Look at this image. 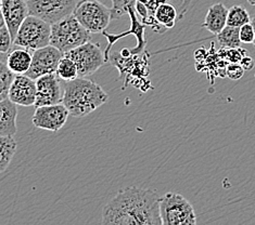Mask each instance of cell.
I'll return each mask as SVG.
<instances>
[{
    "label": "cell",
    "mask_w": 255,
    "mask_h": 225,
    "mask_svg": "<svg viewBox=\"0 0 255 225\" xmlns=\"http://www.w3.org/2000/svg\"><path fill=\"white\" fill-rule=\"evenodd\" d=\"M101 223L161 225L160 197L152 190L126 187L105 206Z\"/></svg>",
    "instance_id": "obj_1"
},
{
    "label": "cell",
    "mask_w": 255,
    "mask_h": 225,
    "mask_svg": "<svg viewBox=\"0 0 255 225\" xmlns=\"http://www.w3.org/2000/svg\"><path fill=\"white\" fill-rule=\"evenodd\" d=\"M29 15L26 0H1V16L8 26L13 41L24 20Z\"/></svg>",
    "instance_id": "obj_12"
},
{
    "label": "cell",
    "mask_w": 255,
    "mask_h": 225,
    "mask_svg": "<svg viewBox=\"0 0 255 225\" xmlns=\"http://www.w3.org/2000/svg\"><path fill=\"white\" fill-rule=\"evenodd\" d=\"M70 115L63 103L36 107L33 115V125L39 129L57 132L65 125Z\"/></svg>",
    "instance_id": "obj_10"
},
{
    "label": "cell",
    "mask_w": 255,
    "mask_h": 225,
    "mask_svg": "<svg viewBox=\"0 0 255 225\" xmlns=\"http://www.w3.org/2000/svg\"><path fill=\"white\" fill-rule=\"evenodd\" d=\"M26 1H27V0H26Z\"/></svg>",
    "instance_id": "obj_31"
},
{
    "label": "cell",
    "mask_w": 255,
    "mask_h": 225,
    "mask_svg": "<svg viewBox=\"0 0 255 225\" xmlns=\"http://www.w3.org/2000/svg\"><path fill=\"white\" fill-rule=\"evenodd\" d=\"M64 56L71 58L75 62L78 77H87L94 74L107 62L106 54H103L100 46L90 41L66 52Z\"/></svg>",
    "instance_id": "obj_8"
},
{
    "label": "cell",
    "mask_w": 255,
    "mask_h": 225,
    "mask_svg": "<svg viewBox=\"0 0 255 225\" xmlns=\"http://www.w3.org/2000/svg\"><path fill=\"white\" fill-rule=\"evenodd\" d=\"M177 17L179 19L178 10L172 3H161L154 10L155 21L159 25L165 28H172L175 25Z\"/></svg>",
    "instance_id": "obj_17"
},
{
    "label": "cell",
    "mask_w": 255,
    "mask_h": 225,
    "mask_svg": "<svg viewBox=\"0 0 255 225\" xmlns=\"http://www.w3.org/2000/svg\"><path fill=\"white\" fill-rule=\"evenodd\" d=\"M63 57L64 53L51 45L40 48L33 52L31 68L25 73V75L37 79L41 76L57 73L60 61Z\"/></svg>",
    "instance_id": "obj_9"
},
{
    "label": "cell",
    "mask_w": 255,
    "mask_h": 225,
    "mask_svg": "<svg viewBox=\"0 0 255 225\" xmlns=\"http://www.w3.org/2000/svg\"><path fill=\"white\" fill-rule=\"evenodd\" d=\"M139 3H141L144 5V8H149V10H155L157 5H160L161 3L167 2V3H172L175 5L176 9L178 10L179 13V19L184 16L185 12L188 9V5L191 2V0H137Z\"/></svg>",
    "instance_id": "obj_23"
},
{
    "label": "cell",
    "mask_w": 255,
    "mask_h": 225,
    "mask_svg": "<svg viewBox=\"0 0 255 225\" xmlns=\"http://www.w3.org/2000/svg\"><path fill=\"white\" fill-rule=\"evenodd\" d=\"M24 48H17V49H12L8 56L7 64L9 69L15 73L16 75L25 74V73L31 68L33 54L29 53Z\"/></svg>",
    "instance_id": "obj_16"
},
{
    "label": "cell",
    "mask_w": 255,
    "mask_h": 225,
    "mask_svg": "<svg viewBox=\"0 0 255 225\" xmlns=\"http://www.w3.org/2000/svg\"><path fill=\"white\" fill-rule=\"evenodd\" d=\"M240 64L242 65V68H244L246 71H251L255 66L254 60L248 56H245L244 58H242V60L240 61Z\"/></svg>",
    "instance_id": "obj_28"
},
{
    "label": "cell",
    "mask_w": 255,
    "mask_h": 225,
    "mask_svg": "<svg viewBox=\"0 0 255 225\" xmlns=\"http://www.w3.org/2000/svg\"><path fill=\"white\" fill-rule=\"evenodd\" d=\"M16 74L9 69L7 62H0V100L8 98Z\"/></svg>",
    "instance_id": "obj_21"
},
{
    "label": "cell",
    "mask_w": 255,
    "mask_h": 225,
    "mask_svg": "<svg viewBox=\"0 0 255 225\" xmlns=\"http://www.w3.org/2000/svg\"><path fill=\"white\" fill-rule=\"evenodd\" d=\"M56 73L41 76L36 79L37 84V98H36L35 107L52 105L62 103L64 90H62L61 82Z\"/></svg>",
    "instance_id": "obj_11"
},
{
    "label": "cell",
    "mask_w": 255,
    "mask_h": 225,
    "mask_svg": "<svg viewBox=\"0 0 255 225\" xmlns=\"http://www.w3.org/2000/svg\"><path fill=\"white\" fill-rule=\"evenodd\" d=\"M80 0H27L29 14L54 24L73 14Z\"/></svg>",
    "instance_id": "obj_7"
},
{
    "label": "cell",
    "mask_w": 255,
    "mask_h": 225,
    "mask_svg": "<svg viewBox=\"0 0 255 225\" xmlns=\"http://www.w3.org/2000/svg\"><path fill=\"white\" fill-rule=\"evenodd\" d=\"M90 34L92 33L82 25L76 16L71 14L65 19L52 24L50 45L58 48L65 54L90 41L92 38Z\"/></svg>",
    "instance_id": "obj_3"
},
{
    "label": "cell",
    "mask_w": 255,
    "mask_h": 225,
    "mask_svg": "<svg viewBox=\"0 0 255 225\" xmlns=\"http://www.w3.org/2000/svg\"><path fill=\"white\" fill-rule=\"evenodd\" d=\"M247 1L250 3L251 5H255V0H247Z\"/></svg>",
    "instance_id": "obj_30"
},
{
    "label": "cell",
    "mask_w": 255,
    "mask_h": 225,
    "mask_svg": "<svg viewBox=\"0 0 255 225\" xmlns=\"http://www.w3.org/2000/svg\"><path fill=\"white\" fill-rule=\"evenodd\" d=\"M73 14L92 34L105 32L113 19L112 9L99 0H80Z\"/></svg>",
    "instance_id": "obj_5"
},
{
    "label": "cell",
    "mask_w": 255,
    "mask_h": 225,
    "mask_svg": "<svg viewBox=\"0 0 255 225\" xmlns=\"http://www.w3.org/2000/svg\"><path fill=\"white\" fill-rule=\"evenodd\" d=\"M160 212L164 225L197 223L192 205L179 194L169 192L160 197Z\"/></svg>",
    "instance_id": "obj_6"
},
{
    "label": "cell",
    "mask_w": 255,
    "mask_h": 225,
    "mask_svg": "<svg viewBox=\"0 0 255 225\" xmlns=\"http://www.w3.org/2000/svg\"><path fill=\"white\" fill-rule=\"evenodd\" d=\"M51 24L29 14L19 29L13 41L14 46L31 52L50 45Z\"/></svg>",
    "instance_id": "obj_4"
},
{
    "label": "cell",
    "mask_w": 255,
    "mask_h": 225,
    "mask_svg": "<svg viewBox=\"0 0 255 225\" xmlns=\"http://www.w3.org/2000/svg\"><path fill=\"white\" fill-rule=\"evenodd\" d=\"M217 41L226 49H237L240 48L242 41L240 38V27L226 26L220 34L216 35Z\"/></svg>",
    "instance_id": "obj_19"
},
{
    "label": "cell",
    "mask_w": 255,
    "mask_h": 225,
    "mask_svg": "<svg viewBox=\"0 0 255 225\" xmlns=\"http://www.w3.org/2000/svg\"><path fill=\"white\" fill-rule=\"evenodd\" d=\"M240 38L242 44H253L255 39V32L251 22L240 27Z\"/></svg>",
    "instance_id": "obj_26"
},
{
    "label": "cell",
    "mask_w": 255,
    "mask_h": 225,
    "mask_svg": "<svg viewBox=\"0 0 255 225\" xmlns=\"http://www.w3.org/2000/svg\"><path fill=\"white\" fill-rule=\"evenodd\" d=\"M112 1V16L113 19H119L126 13L136 11L137 0H111Z\"/></svg>",
    "instance_id": "obj_24"
},
{
    "label": "cell",
    "mask_w": 255,
    "mask_h": 225,
    "mask_svg": "<svg viewBox=\"0 0 255 225\" xmlns=\"http://www.w3.org/2000/svg\"><path fill=\"white\" fill-rule=\"evenodd\" d=\"M13 38H12L8 26L5 25L3 17L1 16V23H0V52L9 53L13 47Z\"/></svg>",
    "instance_id": "obj_25"
},
{
    "label": "cell",
    "mask_w": 255,
    "mask_h": 225,
    "mask_svg": "<svg viewBox=\"0 0 255 225\" xmlns=\"http://www.w3.org/2000/svg\"><path fill=\"white\" fill-rule=\"evenodd\" d=\"M251 24L253 25L254 32H255V15H253V16L251 17ZM253 46H254V48H255V39H254V42H253Z\"/></svg>",
    "instance_id": "obj_29"
},
{
    "label": "cell",
    "mask_w": 255,
    "mask_h": 225,
    "mask_svg": "<svg viewBox=\"0 0 255 225\" xmlns=\"http://www.w3.org/2000/svg\"><path fill=\"white\" fill-rule=\"evenodd\" d=\"M245 69L242 68L240 63H232L227 66L226 69V75L232 80H239V79L244 76Z\"/></svg>",
    "instance_id": "obj_27"
},
{
    "label": "cell",
    "mask_w": 255,
    "mask_h": 225,
    "mask_svg": "<svg viewBox=\"0 0 255 225\" xmlns=\"http://www.w3.org/2000/svg\"><path fill=\"white\" fill-rule=\"evenodd\" d=\"M8 98L21 106L35 105L36 98H37L36 79L28 77L25 74L16 75L9 90Z\"/></svg>",
    "instance_id": "obj_13"
},
{
    "label": "cell",
    "mask_w": 255,
    "mask_h": 225,
    "mask_svg": "<svg viewBox=\"0 0 255 225\" xmlns=\"http://www.w3.org/2000/svg\"><path fill=\"white\" fill-rule=\"evenodd\" d=\"M0 136H14L17 131V104L9 98L0 100Z\"/></svg>",
    "instance_id": "obj_14"
},
{
    "label": "cell",
    "mask_w": 255,
    "mask_h": 225,
    "mask_svg": "<svg viewBox=\"0 0 255 225\" xmlns=\"http://www.w3.org/2000/svg\"><path fill=\"white\" fill-rule=\"evenodd\" d=\"M109 101L100 84L85 77L66 81L62 103L73 117H85Z\"/></svg>",
    "instance_id": "obj_2"
},
{
    "label": "cell",
    "mask_w": 255,
    "mask_h": 225,
    "mask_svg": "<svg viewBox=\"0 0 255 225\" xmlns=\"http://www.w3.org/2000/svg\"><path fill=\"white\" fill-rule=\"evenodd\" d=\"M251 17L247 9L242 5H233L228 10V17H227V25L234 27H241L246 24L251 22Z\"/></svg>",
    "instance_id": "obj_20"
},
{
    "label": "cell",
    "mask_w": 255,
    "mask_h": 225,
    "mask_svg": "<svg viewBox=\"0 0 255 225\" xmlns=\"http://www.w3.org/2000/svg\"><path fill=\"white\" fill-rule=\"evenodd\" d=\"M228 10L226 5L222 2L213 4L209 8L202 26L212 34H220L227 26Z\"/></svg>",
    "instance_id": "obj_15"
},
{
    "label": "cell",
    "mask_w": 255,
    "mask_h": 225,
    "mask_svg": "<svg viewBox=\"0 0 255 225\" xmlns=\"http://www.w3.org/2000/svg\"><path fill=\"white\" fill-rule=\"evenodd\" d=\"M56 74L64 81H71L78 77V70L74 61L71 58L64 56L60 61Z\"/></svg>",
    "instance_id": "obj_22"
},
{
    "label": "cell",
    "mask_w": 255,
    "mask_h": 225,
    "mask_svg": "<svg viewBox=\"0 0 255 225\" xmlns=\"http://www.w3.org/2000/svg\"><path fill=\"white\" fill-rule=\"evenodd\" d=\"M14 136H0V172H4L16 150Z\"/></svg>",
    "instance_id": "obj_18"
}]
</instances>
